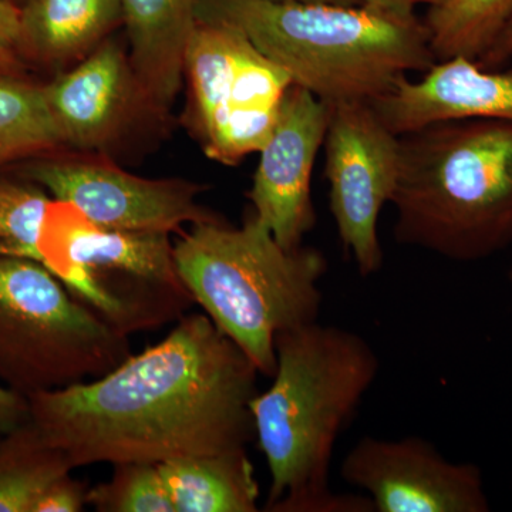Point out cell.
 Wrapping results in <instances>:
<instances>
[{"mask_svg": "<svg viewBox=\"0 0 512 512\" xmlns=\"http://www.w3.org/2000/svg\"><path fill=\"white\" fill-rule=\"evenodd\" d=\"M128 59L148 109L173 107L185 79V55L198 25L197 0H120Z\"/></svg>", "mask_w": 512, "mask_h": 512, "instance_id": "cell-15", "label": "cell"}, {"mask_svg": "<svg viewBox=\"0 0 512 512\" xmlns=\"http://www.w3.org/2000/svg\"><path fill=\"white\" fill-rule=\"evenodd\" d=\"M258 375L205 313H194L106 375L30 394L29 419L74 468L247 450Z\"/></svg>", "mask_w": 512, "mask_h": 512, "instance_id": "cell-1", "label": "cell"}, {"mask_svg": "<svg viewBox=\"0 0 512 512\" xmlns=\"http://www.w3.org/2000/svg\"><path fill=\"white\" fill-rule=\"evenodd\" d=\"M173 255L194 302L259 375L275 373L279 333L319 320L328 259L313 247H282L254 212L241 227L221 217L191 225Z\"/></svg>", "mask_w": 512, "mask_h": 512, "instance_id": "cell-5", "label": "cell"}, {"mask_svg": "<svg viewBox=\"0 0 512 512\" xmlns=\"http://www.w3.org/2000/svg\"><path fill=\"white\" fill-rule=\"evenodd\" d=\"M43 87L63 146L76 150L109 146L137 106L151 111L138 87L128 52L111 39L104 40L73 70Z\"/></svg>", "mask_w": 512, "mask_h": 512, "instance_id": "cell-13", "label": "cell"}, {"mask_svg": "<svg viewBox=\"0 0 512 512\" xmlns=\"http://www.w3.org/2000/svg\"><path fill=\"white\" fill-rule=\"evenodd\" d=\"M20 10L23 52L50 64L80 62L123 23L120 0H28Z\"/></svg>", "mask_w": 512, "mask_h": 512, "instance_id": "cell-16", "label": "cell"}, {"mask_svg": "<svg viewBox=\"0 0 512 512\" xmlns=\"http://www.w3.org/2000/svg\"><path fill=\"white\" fill-rule=\"evenodd\" d=\"M393 237L454 262L512 245V121H440L399 136Z\"/></svg>", "mask_w": 512, "mask_h": 512, "instance_id": "cell-4", "label": "cell"}, {"mask_svg": "<svg viewBox=\"0 0 512 512\" xmlns=\"http://www.w3.org/2000/svg\"><path fill=\"white\" fill-rule=\"evenodd\" d=\"M110 480L90 488L87 505L99 512H175L158 464H114Z\"/></svg>", "mask_w": 512, "mask_h": 512, "instance_id": "cell-21", "label": "cell"}, {"mask_svg": "<svg viewBox=\"0 0 512 512\" xmlns=\"http://www.w3.org/2000/svg\"><path fill=\"white\" fill-rule=\"evenodd\" d=\"M340 477L372 501L375 512H488L483 471L448 460L419 436H363L340 464Z\"/></svg>", "mask_w": 512, "mask_h": 512, "instance_id": "cell-11", "label": "cell"}, {"mask_svg": "<svg viewBox=\"0 0 512 512\" xmlns=\"http://www.w3.org/2000/svg\"><path fill=\"white\" fill-rule=\"evenodd\" d=\"M29 420L28 397L0 384V434Z\"/></svg>", "mask_w": 512, "mask_h": 512, "instance_id": "cell-25", "label": "cell"}, {"mask_svg": "<svg viewBox=\"0 0 512 512\" xmlns=\"http://www.w3.org/2000/svg\"><path fill=\"white\" fill-rule=\"evenodd\" d=\"M23 52L22 10L0 0V74H9Z\"/></svg>", "mask_w": 512, "mask_h": 512, "instance_id": "cell-24", "label": "cell"}, {"mask_svg": "<svg viewBox=\"0 0 512 512\" xmlns=\"http://www.w3.org/2000/svg\"><path fill=\"white\" fill-rule=\"evenodd\" d=\"M325 177L329 210L343 248L367 278L383 266L379 218L399 178V136L369 103L330 106Z\"/></svg>", "mask_w": 512, "mask_h": 512, "instance_id": "cell-9", "label": "cell"}, {"mask_svg": "<svg viewBox=\"0 0 512 512\" xmlns=\"http://www.w3.org/2000/svg\"><path fill=\"white\" fill-rule=\"evenodd\" d=\"M170 234L99 227L70 202L47 205L37 252L87 308L130 336L160 328L194 303L175 269Z\"/></svg>", "mask_w": 512, "mask_h": 512, "instance_id": "cell-6", "label": "cell"}, {"mask_svg": "<svg viewBox=\"0 0 512 512\" xmlns=\"http://www.w3.org/2000/svg\"><path fill=\"white\" fill-rule=\"evenodd\" d=\"M63 147L45 87L0 74V165Z\"/></svg>", "mask_w": 512, "mask_h": 512, "instance_id": "cell-20", "label": "cell"}, {"mask_svg": "<svg viewBox=\"0 0 512 512\" xmlns=\"http://www.w3.org/2000/svg\"><path fill=\"white\" fill-rule=\"evenodd\" d=\"M25 175L103 228L173 234L218 217L197 201L202 185L137 177L101 157L47 158L26 168Z\"/></svg>", "mask_w": 512, "mask_h": 512, "instance_id": "cell-10", "label": "cell"}, {"mask_svg": "<svg viewBox=\"0 0 512 512\" xmlns=\"http://www.w3.org/2000/svg\"><path fill=\"white\" fill-rule=\"evenodd\" d=\"M184 74L190 83L192 126L204 153L225 165L259 153L291 87L288 73L241 30L198 20Z\"/></svg>", "mask_w": 512, "mask_h": 512, "instance_id": "cell-8", "label": "cell"}, {"mask_svg": "<svg viewBox=\"0 0 512 512\" xmlns=\"http://www.w3.org/2000/svg\"><path fill=\"white\" fill-rule=\"evenodd\" d=\"M369 104L397 136L447 120L512 121V67L487 70L466 57L441 60L419 82L404 76Z\"/></svg>", "mask_w": 512, "mask_h": 512, "instance_id": "cell-14", "label": "cell"}, {"mask_svg": "<svg viewBox=\"0 0 512 512\" xmlns=\"http://www.w3.org/2000/svg\"><path fill=\"white\" fill-rule=\"evenodd\" d=\"M73 470L30 419L0 434V512H32L46 488Z\"/></svg>", "mask_w": 512, "mask_h": 512, "instance_id": "cell-18", "label": "cell"}, {"mask_svg": "<svg viewBox=\"0 0 512 512\" xmlns=\"http://www.w3.org/2000/svg\"><path fill=\"white\" fill-rule=\"evenodd\" d=\"M175 512H256L259 484L247 450L158 464Z\"/></svg>", "mask_w": 512, "mask_h": 512, "instance_id": "cell-17", "label": "cell"}, {"mask_svg": "<svg viewBox=\"0 0 512 512\" xmlns=\"http://www.w3.org/2000/svg\"><path fill=\"white\" fill-rule=\"evenodd\" d=\"M90 487L84 481L72 477V473L60 477L37 498L32 512H80L87 505Z\"/></svg>", "mask_w": 512, "mask_h": 512, "instance_id": "cell-23", "label": "cell"}, {"mask_svg": "<svg viewBox=\"0 0 512 512\" xmlns=\"http://www.w3.org/2000/svg\"><path fill=\"white\" fill-rule=\"evenodd\" d=\"M512 18V0H447L429 8L424 25L437 62L480 60Z\"/></svg>", "mask_w": 512, "mask_h": 512, "instance_id": "cell-19", "label": "cell"}, {"mask_svg": "<svg viewBox=\"0 0 512 512\" xmlns=\"http://www.w3.org/2000/svg\"><path fill=\"white\" fill-rule=\"evenodd\" d=\"M511 485H512V478H511Z\"/></svg>", "mask_w": 512, "mask_h": 512, "instance_id": "cell-31", "label": "cell"}, {"mask_svg": "<svg viewBox=\"0 0 512 512\" xmlns=\"http://www.w3.org/2000/svg\"><path fill=\"white\" fill-rule=\"evenodd\" d=\"M8 2L13 3V5L19 6V2H23V5H25V3L28 2V0H8Z\"/></svg>", "mask_w": 512, "mask_h": 512, "instance_id": "cell-29", "label": "cell"}, {"mask_svg": "<svg viewBox=\"0 0 512 512\" xmlns=\"http://www.w3.org/2000/svg\"><path fill=\"white\" fill-rule=\"evenodd\" d=\"M197 19L241 30L265 57L329 106L389 93L437 63L416 15L296 0H197Z\"/></svg>", "mask_w": 512, "mask_h": 512, "instance_id": "cell-3", "label": "cell"}, {"mask_svg": "<svg viewBox=\"0 0 512 512\" xmlns=\"http://www.w3.org/2000/svg\"><path fill=\"white\" fill-rule=\"evenodd\" d=\"M508 281L512 284V268L510 269V272H508Z\"/></svg>", "mask_w": 512, "mask_h": 512, "instance_id": "cell-30", "label": "cell"}, {"mask_svg": "<svg viewBox=\"0 0 512 512\" xmlns=\"http://www.w3.org/2000/svg\"><path fill=\"white\" fill-rule=\"evenodd\" d=\"M128 336L32 259L0 256V384L23 396L109 373Z\"/></svg>", "mask_w": 512, "mask_h": 512, "instance_id": "cell-7", "label": "cell"}, {"mask_svg": "<svg viewBox=\"0 0 512 512\" xmlns=\"http://www.w3.org/2000/svg\"><path fill=\"white\" fill-rule=\"evenodd\" d=\"M272 384L251 402L271 484L262 511L375 512L365 494H339L329 473L340 434L380 372L359 333L316 322L279 333Z\"/></svg>", "mask_w": 512, "mask_h": 512, "instance_id": "cell-2", "label": "cell"}, {"mask_svg": "<svg viewBox=\"0 0 512 512\" xmlns=\"http://www.w3.org/2000/svg\"><path fill=\"white\" fill-rule=\"evenodd\" d=\"M296 2L332 3V5H345V6L362 5V2H360V0H296Z\"/></svg>", "mask_w": 512, "mask_h": 512, "instance_id": "cell-28", "label": "cell"}, {"mask_svg": "<svg viewBox=\"0 0 512 512\" xmlns=\"http://www.w3.org/2000/svg\"><path fill=\"white\" fill-rule=\"evenodd\" d=\"M50 194L39 185L0 180V256L39 262L37 239Z\"/></svg>", "mask_w": 512, "mask_h": 512, "instance_id": "cell-22", "label": "cell"}, {"mask_svg": "<svg viewBox=\"0 0 512 512\" xmlns=\"http://www.w3.org/2000/svg\"><path fill=\"white\" fill-rule=\"evenodd\" d=\"M512 59V18L477 64L483 69H501Z\"/></svg>", "mask_w": 512, "mask_h": 512, "instance_id": "cell-26", "label": "cell"}, {"mask_svg": "<svg viewBox=\"0 0 512 512\" xmlns=\"http://www.w3.org/2000/svg\"><path fill=\"white\" fill-rule=\"evenodd\" d=\"M329 119V104L291 84L271 136L259 150L248 198L256 218L286 249L301 247L316 225L312 173Z\"/></svg>", "mask_w": 512, "mask_h": 512, "instance_id": "cell-12", "label": "cell"}, {"mask_svg": "<svg viewBox=\"0 0 512 512\" xmlns=\"http://www.w3.org/2000/svg\"><path fill=\"white\" fill-rule=\"evenodd\" d=\"M360 2H362V5L383 10V12L413 15L417 6L427 5L429 8H434V6L443 5L447 0H360Z\"/></svg>", "mask_w": 512, "mask_h": 512, "instance_id": "cell-27", "label": "cell"}]
</instances>
